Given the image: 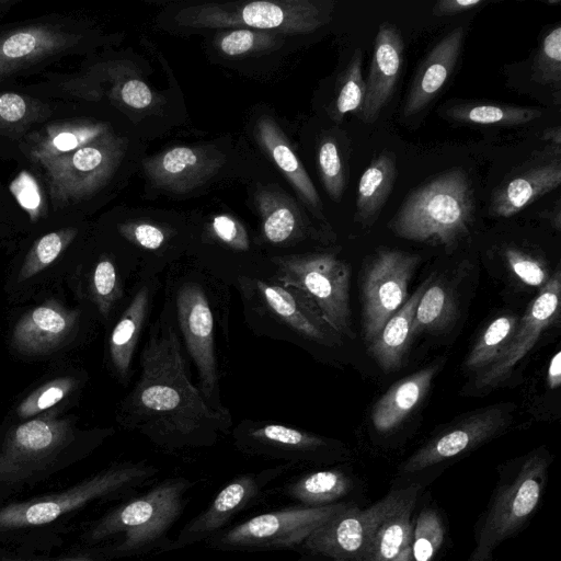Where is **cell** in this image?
Listing matches in <instances>:
<instances>
[{
  "label": "cell",
  "mask_w": 561,
  "mask_h": 561,
  "mask_svg": "<svg viewBox=\"0 0 561 561\" xmlns=\"http://www.w3.org/2000/svg\"><path fill=\"white\" fill-rule=\"evenodd\" d=\"M139 364V378L117 410L123 427L169 453L211 447L230 434L229 410L213 408L191 378L168 301L149 328Z\"/></svg>",
  "instance_id": "1"
},
{
  "label": "cell",
  "mask_w": 561,
  "mask_h": 561,
  "mask_svg": "<svg viewBox=\"0 0 561 561\" xmlns=\"http://www.w3.org/2000/svg\"><path fill=\"white\" fill-rule=\"evenodd\" d=\"M474 217V193L462 169L445 171L414 188L389 222L398 237L453 252Z\"/></svg>",
  "instance_id": "2"
},
{
  "label": "cell",
  "mask_w": 561,
  "mask_h": 561,
  "mask_svg": "<svg viewBox=\"0 0 561 561\" xmlns=\"http://www.w3.org/2000/svg\"><path fill=\"white\" fill-rule=\"evenodd\" d=\"M194 482L183 478H168L145 494L117 506L103 516L91 529L93 542L111 540L108 553L130 557L160 551L167 535L182 515L186 493Z\"/></svg>",
  "instance_id": "3"
},
{
  "label": "cell",
  "mask_w": 561,
  "mask_h": 561,
  "mask_svg": "<svg viewBox=\"0 0 561 561\" xmlns=\"http://www.w3.org/2000/svg\"><path fill=\"white\" fill-rule=\"evenodd\" d=\"M204 272L182 274L168 282L172 317L186 356L198 375V388L215 409L224 410L219 388L215 314Z\"/></svg>",
  "instance_id": "4"
},
{
  "label": "cell",
  "mask_w": 561,
  "mask_h": 561,
  "mask_svg": "<svg viewBox=\"0 0 561 561\" xmlns=\"http://www.w3.org/2000/svg\"><path fill=\"white\" fill-rule=\"evenodd\" d=\"M274 280L304 293L342 337H355L350 301L351 266L332 252L271 255Z\"/></svg>",
  "instance_id": "5"
},
{
  "label": "cell",
  "mask_w": 561,
  "mask_h": 561,
  "mask_svg": "<svg viewBox=\"0 0 561 561\" xmlns=\"http://www.w3.org/2000/svg\"><path fill=\"white\" fill-rule=\"evenodd\" d=\"M159 469L145 461L114 465L55 494L0 507V530L46 525L103 496L142 485Z\"/></svg>",
  "instance_id": "6"
},
{
  "label": "cell",
  "mask_w": 561,
  "mask_h": 561,
  "mask_svg": "<svg viewBox=\"0 0 561 561\" xmlns=\"http://www.w3.org/2000/svg\"><path fill=\"white\" fill-rule=\"evenodd\" d=\"M548 466L547 456L534 453L513 479L497 486L468 561H492L494 549L525 525L540 502Z\"/></svg>",
  "instance_id": "7"
},
{
  "label": "cell",
  "mask_w": 561,
  "mask_h": 561,
  "mask_svg": "<svg viewBox=\"0 0 561 561\" xmlns=\"http://www.w3.org/2000/svg\"><path fill=\"white\" fill-rule=\"evenodd\" d=\"M346 506L345 503L314 507L301 505L264 513L215 534L206 543L222 551L295 548Z\"/></svg>",
  "instance_id": "8"
},
{
  "label": "cell",
  "mask_w": 561,
  "mask_h": 561,
  "mask_svg": "<svg viewBox=\"0 0 561 561\" xmlns=\"http://www.w3.org/2000/svg\"><path fill=\"white\" fill-rule=\"evenodd\" d=\"M77 434L76 419L53 410L13 426L0 446V483L20 482L43 470Z\"/></svg>",
  "instance_id": "9"
},
{
  "label": "cell",
  "mask_w": 561,
  "mask_h": 561,
  "mask_svg": "<svg viewBox=\"0 0 561 561\" xmlns=\"http://www.w3.org/2000/svg\"><path fill=\"white\" fill-rule=\"evenodd\" d=\"M247 308L262 311L277 327L304 341L325 347L343 345V337L324 320L317 306L300 290L274 279L243 278L234 286Z\"/></svg>",
  "instance_id": "10"
},
{
  "label": "cell",
  "mask_w": 561,
  "mask_h": 561,
  "mask_svg": "<svg viewBox=\"0 0 561 561\" xmlns=\"http://www.w3.org/2000/svg\"><path fill=\"white\" fill-rule=\"evenodd\" d=\"M178 20L194 27L245 25L287 33H309L329 20L324 10L305 0L255 1L245 4H207L183 10Z\"/></svg>",
  "instance_id": "11"
},
{
  "label": "cell",
  "mask_w": 561,
  "mask_h": 561,
  "mask_svg": "<svg viewBox=\"0 0 561 561\" xmlns=\"http://www.w3.org/2000/svg\"><path fill=\"white\" fill-rule=\"evenodd\" d=\"M419 491V484L391 491L366 510L347 505L313 530L301 547L312 554L356 561L380 523Z\"/></svg>",
  "instance_id": "12"
},
{
  "label": "cell",
  "mask_w": 561,
  "mask_h": 561,
  "mask_svg": "<svg viewBox=\"0 0 561 561\" xmlns=\"http://www.w3.org/2000/svg\"><path fill=\"white\" fill-rule=\"evenodd\" d=\"M421 256L396 249L373 254L362 273L363 335L371 341L405 302Z\"/></svg>",
  "instance_id": "13"
},
{
  "label": "cell",
  "mask_w": 561,
  "mask_h": 561,
  "mask_svg": "<svg viewBox=\"0 0 561 561\" xmlns=\"http://www.w3.org/2000/svg\"><path fill=\"white\" fill-rule=\"evenodd\" d=\"M289 468V463L267 468L259 472L240 474L226 484L211 503L191 519L160 552H167L207 540L239 513L257 503L265 488Z\"/></svg>",
  "instance_id": "14"
},
{
  "label": "cell",
  "mask_w": 561,
  "mask_h": 561,
  "mask_svg": "<svg viewBox=\"0 0 561 561\" xmlns=\"http://www.w3.org/2000/svg\"><path fill=\"white\" fill-rule=\"evenodd\" d=\"M561 273L559 270L531 300L496 360L476 378L477 389H488L506 380L548 327L560 316Z\"/></svg>",
  "instance_id": "15"
},
{
  "label": "cell",
  "mask_w": 561,
  "mask_h": 561,
  "mask_svg": "<svg viewBox=\"0 0 561 561\" xmlns=\"http://www.w3.org/2000/svg\"><path fill=\"white\" fill-rule=\"evenodd\" d=\"M230 434L239 451L288 463L317 460L331 447L330 440L320 435L278 422L245 419Z\"/></svg>",
  "instance_id": "16"
},
{
  "label": "cell",
  "mask_w": 561,
  "mask_h": 561,
  "mask_svg": "<svg viewBox=\"0 0 561 561\" xmlns=\"http://www.w3.org/2000/svg\"><path fill=\"white\" fill-rule=\"evenodd\" d=\"M81 311L56 299H48L23 312L11 332V346L24 357L50 355L67 345L76 335Z\"/></svg>",
  "instance_id": "17"
},
{
  "label": "cell",
  "mask_w": 561,
  "mask_h": 561,
  "mask_svg": "<svg viewBox=\"0 0 561 561\" xmlns=\"http://www.w3.org/2000/svg\"><path fill=\"white\" fill-rule=\"evenodd\" d=\"M508 424V414L500 407L472 413L427 442L401 466V472L415 473L473 449L497 435Z\"/></svg>",
  "instance_id": "18"
},
{
  "label": "cell",
  "mask_w": 561,
  "mask_h": 561,
  "mask_svg": "<svg viewBox=\"0 0 561 561\" xmlns=\"http://www.w3.org/2000/svg\"><path fill=\"white\" fill-rule=\"evenodd\" d=\"M159 286L158 277L139 279L110 332L107 362L112 374L122 385H127L130 379L133 359Z\"/></svg>",
  "instance_id": "19"
},
{
  "label": "cell",
  "mask_w": 561,
  "mask_h": 561,
  "mask_svg": "<svg viewBox=\"0 0 561 561\" xmlns=\"http://www.w3.org/2000/svg\"><path fill=\"white\" fill-rule=\"evenodd\" d=\"M111 160L108 148L94 140L72 152L42 161L51 197L69 203L88 194L103 179Z\"/></svg>",
  "instance_id": "20"
},
{
  "label": "cell",
  "mask_w": 561,
  "mask_h": 561,
  "mask_svg": "<svg viewBox=\"0 0 561 561\" xmlns=\"http://www.w3.org/2000/svg\"><path fill=\"white\" fill-rule=\"evenodd\" d=\"M404 44L396 25H379L374 42L368 77L365 81V101L359 114L364 123H373L391 99L403 65Z\"/></svg>",
  "instance_id": "21"
},
{
  "label": "cell",
  "mask_w": 561,
  "mask_h": 561,
  "mask_svg": "<svg viewBox=\"0 0 561 561\" xmlns=\"http://www.w3.org/2000/svg\"><path fill=\"white\" fill-rule=\"evenodd\" d=\"M463 37V27H455L426 55L407 95L404 116L415 115L436 98L457 65Z\"/></svg>",
  "instance_id": "22"
},
{
  "label": "cell",
  "mask_w": 561,
  "mask_h": 561,
  "mask_svg": "<svg viewBox=\"0 0 561 561\" xmlns=\"http://www.w3.org/2000/svg\"><path fill=\"white\" fill-rule=\"evenodd\" d=\"M561 183L559 157L538 163L499 186L491 199L490 214L508 218L556 190Z\"/></svg>",
  "instance_id": "23"
},
{
  "label": "cell",
  "mask_w": 561,
  "mask_h": 561,
  "mask_svg": "<svg viewBox=\"0 0 561 561\" xmlns=\"http://www.w3.org/2000/svg\"><path fill=\"white\" fill-rule=\"evenodd\" d=\"M73 38V35L49 25L21 27L0 35V78L64 50Z\"/></svg>",
  "instance_id": "24"
},
{
  "label": "cell",
  "mask_w": 561,
  "mask_h": 561,
  "mask_svg": "<svg viewBox=\"0 0 561 561\" xmlns=\"http://www.w3.org/2000/svg\"><path fill=\"white\" fill-rule=\"evenodd\" d=\"M433 279L427 277L367 343V352L380 369L390 374L400 369L413 337L412 323L416 306Z\"/></svg>",
  "instance_id": "25"
},
{
  "label": "cell",
  "mask_w": 561,
  "mask_h": 561,
  "mask_svg": "<svg viewBox=\"0 0 561 561\" xmlns=\"http://www.w3.org/2000/svg\"><path fill=\"white\" fill-rule=\"evenodd\" d=\"M439 366L435 363L394 382L371 410L374 427L381 433L398 427L423 400Z\"/></svg>",
  "instance_id": "26"
},
{
  "label": "cell",
  "mask_w": 561,
  "mask_h": 561,
  "mask_svg": "<svg viewBox=\"0 0 561 561\" xmlns=\"http://www.w3.org/2000/svg\"><path fill=\"white\" fill-rule=\"evenodd\" d=\"M398 175L396 156L388 150L379 153L363 172L356 194V220L370 227L390 196Z\"/></svg>",
  "instance_id": "27"
},
{
  "label": "cell",
  "mask_w": 561,
  "mask_h": 561,
  "mask_svg": "<svg viewBox=\"0 0 561 561\" xmlns=\"http://www.w3.org/2000/svg\"><path fill=\"white\" fill-rule=\"evenodd\" d=\"M417 493L390 513L378 526L356 561H392L411 542V513Z\"/></svg>",
  "instance_id": "28"
},
{
  "label": "cell",
  "mask_w": 561,
  "mask_h": 561,
  "mask_svg": "<svg viewBox=\"0 0 561 561\" xmlns=\"http://www.w3.org/2000/svg\"><path fill=\"white\" fill-rule=\"evenodd\" d=\"M350 477L337 469L318 470L300 476L286 486V493L304 506L337 503L352 489Z\"/></svg>",
  "instance_id": "29"
},
{
  "label": "cell",
  "mask_w": 561,
  "mask_h": 561,
  "mask_svg": "<svg viewBox=\"0 0 561 561\" xmlns=\"http://www.w3.org/2000/svg\"><path fill=\"white\" fill-rule=\"evenodd\" d=\"M457 304L455 295L443 279L434 282V277L424 290L415 309L412 334L423 332L438 333L456 320Z\"/></svg>",
  "instance_id": "30"
},
{
  "label": "cell",
  "mask_w": 561,
  "mask_h": 561,
  "mask_svg": "<svg viewBox=\"0 0 561 561\" xmlns=\"http://www.w3.org/2000/svg\"><path fill=\"white\" fill-rule=\"evenodd\" d=\"M88 297L98 314L108 322L124 298V277L115 261L101 255L87 276Z\"/></svg>",
  "instance_id": "31"
},
{
  "label": "cell",
  "mask_w": 561,
  "mask_h": 561,
  "mask_svg": "<svg viewBox=\"0 0 561 561\" xmlns=\"http://www.w3.org/2000/svg\"><path fill=\"white\" fill-rule=\"evenodd\" d=\"M261 141L272 154L278 168L287 175L301 196L312 206L320 207L319 195L297 157L268 118L259 124Z\"/></svg>",
  "instance_id": "32"
},
{
  "label": "cell",
  "mask_w": 561,
  "mask_h": 561,
  "mask_svg": "<svg viewBox=\"0 0 561 561\" xmlns=\"http://www.w3.org/2000/svg\"><path fill=\"white\" fill-rule=\"evenodd\" d=\"M445 114L459 123L472 125H524L539 118L542 113L534 107L507 104L465 103L446 110Z\"/></svg>",
  "instance_id": "33"
},
{
  "label": "cell",
  "mask_w": 561,
  "mask_h": 561,
  "mask_svg": "<svg viewBox=\"0 0 561 561\" xmlns=\"http://www.w3.org/2000/svg\"><path fill=\"white\" fill-rule=\"evenodd\" d=\"M77 236L73 228L48 232L37 239L26 253L15 280L22 285L48 268Z\"/></svg>",
  "instance_id": "34"
},
{
  "label": "cell",
  "mask_w": 561,
  "mask_h": 561,
  "mask_svg": "<svg viewBox=\"0 0 561 561\" xmlns=\"http://www.w3.org/2000/svg\"><path fill=\"white\" fill-rule=\"evenodd\" d=\"M516 324L517 317L510 313L489 323L468 354L466 368L480 373L492 365L508 343Z\"/></svg>",
  "instance_id": "35"
},
{
  "label": "cell",
  "mask_w": 561,
  "mask_h": 561,
  "mask_svg": "<svg viewBox=\"0 0 561 561\" xmlns=\"http://www.w3.org/2000/svg\"><path fill=\"white\" fill-rule=\"evenodd\" d=\"M81 380L76 376L55 377L26 394L16 405L15 416L21 421L38 416L79 390Z\"/></svg>",
  "instance_id": "36"
},
{
  "label": "cell",
  "mask_w": 561,
  "mask_h": 561,
  "mask_svg": "<svg viewBox=\"0 0 561 561\" xmlns=\"http://www.w3.org/2000/svg\"><path fill=\"white\" fill-rule=\"evenodd\" d=\"M206 168V158L197 150L178 147L157 159L151 169L152 176L162 184H178L191 180Z\"/></svg>",
  "instance_id": "37"
},
{
  "label": "cell",
  "mask_w": 561,
  "mask_h": 561,
  "mask_svg": "<svg viewBox=\"0 0 561 561\" xmlns=\"http://www.w3.org/2000/svg\"><path fill=\"white\" fill-rule=\"evenodd\" d=\"M445 538V527L439 514L432 507L422 510L412 527V561H433Z\"/></svg>",
  "instance_id": "38"
},
{
  "label": "cell",
  "mask_w": 561,
  "mask_h": 561,
  "mask_svg": "<svg viewBox=\"0 0 561 561\" xmlns=\"http://www.w3.org/2000/svg\"><path fill=\"white\" fill-rule=\"evenodd\" d=\"M363 53L355 50L343 75L334 102L335 115L339 119L347 113L360 114L365 101V80L362 73Z\"/></svg>",
  "instance_id": "39"
},
{
  "label": "cell",
  "mask_w": 561,
  "mask_h": 561,
  "mask_svg": "<svg viewBox=\"0 0 561 561\" xmlns=\"http://www.w3.org/2000/svg\"><path fill=\"white\" fill-rule=\"evenodd\" d=\"M534 81L559 89L561 81V26L542 38L531 66Z\"/></svg>",
  "instance_id": "40"
},
{
  "label": "cell",
  "mask_w": 561,
  "mask_h": 561,
  "mask_svg": "<svg viewBox=\"0 0 561 561\" xmlns=\"http://www.w3.org/2000/svg\"><path fill=\"white\" fill-rule=\"evenodd\" d=\"M103 128L99 125H80L57 133L35 151L41 160L53 159L72 152L96 139Z\"/></svg>",
  "instance_id": "41"
},
{
  "label": "cell",
  "mask_w": 561,
  "mask_h": 561,
  "mask_svg": "<svg viewBox=\"0 0 561 561\" xmlns=\"http://www.w3.org/2000/svg\"><path fill=\"white\" fill-rule=\"evenodd\" d=\"M123 234L138 249L151 253L152 275L158 277L170 260L163 253L167 236L162 229L151 224H137L123 228Z\"/></svg>",
  "instance_id": "42"
},
{
  "label": "cell",
  "mask_w": 561,
  "mask_h": 561,
  "mask_svg": "<svg viewBox=\"0 0 561 561\" xmlns=\"http://www.w3.org/2000/svg\"><path fill=\"white\" fill-rule=\"evenodd\" d=\"M263 234L266 242L275 247H287L302 238V229L290 208L278 206L265 214Z\"/></svg>",
  "instance_id": "43"
},
{
  "label": "cell",
  "mask_w": 561,
  "mask_h": 561,
  "mask_svg": "<svg viewBox=\"0 0 561 561\" xmlns=\"http://www.w3.org/2000/svg\"><path fill=\"white\" fill-rule=\"evenodd\" d=\"M503 255L511 271L524 284L541 288L549 280L546 265L535 256L515 247L505 248Z\"/></svg>",
  "instance_id": "44"
},
{
  "label": "cell",
  "mask_w": 561,
  "mask_h": 561,
  "mask_svg": "<svg viewBox=\"0 0 561 561\" xmlns=\"http://www.w3.org/2000/svg\"><path fill=\"white\" fill-rule=\"evenodd\" d=\"M319 168L330 196L339 201L344 191V173L337 147L334 141H323L319 148Z\"/></svg>",
  "instance_id": "45"
},
{
  "label": "cell",
  "mask_w": 561,
  "mask_h": 561,
  "mask_svg": "<svg viewBox=\"0 0 561 561\" xmlns=\"http://www.w3.org/2000/svg\"><path fill=\"white\" fill-rule=\"evenodd\" d=\"M262 35L263 34H256L250 30H234L220 39L219 46L227 55H241L251 50Z\"/></svg>",
  "instance_id": "46"
},
{
  "label": "cell",
  "mask_w": 561,
  "mask_h": 561,
  "mask_svg": "<svg viewBox=\"0 0 561 561\" xmlns=\"http://www.w3.org/2000/svg\"><path fill=\"white\" fill-rule=\"evenodd\" d=\"M27 113L26 101L16 93L0 94V121L3 123H18Z\"/></svg>",
  "instance_id": "47"
},
{
  "label": "cell",
  "mask_w": 561,
  "mask_h": 561,
  "mask_svg": "<svg viewBox=\"0 0 561 561\" xmlns=\"http://www.w3.org/2000/svg\"><path fill=\"white\" fill-rule=\"evenodd\" d=\"M123 101L135 108H144L150 105L152 94L148 85L140 80L127 81L121 91Z\"/></svg>",
  "instance_id": "48"
},
{
  "label": "cell",
  "mask_w": 561,
  "mask_h": 561,
  "mask_svg": "<svg viewBox=\"0 0 561 561\" xmlns=\"http://www.w3.org/2000/svg\"><path fill=\"white\" fill-rule=\"evenodd\" d=\"M13 184V191L19 202L24 208L35 214L41 202L36 183L27 174H22Z\"/></svg>",
  "instance_id": "49"
},
{
  "label": "cell",
  "mask_w": 561,
  "mask_h": 561,
  "mask_svg": "<svg viewBox=\"0 0 561 561\" xmlns=\"http://www.w3.org/2000/svg\"><path fill=\"white\" fill-rule=\"evenodd\" d=\"M483 0H439L433 7L436 16L454 15L482 5Z\"/></svg>",
  "instance_id": "50"
},
{
  "label": "cell",
  "mask_w": 561,
  "mask_h": 561,
  "mask_svg": "<svg viewBox=\"0 0 561 561\" xmlns=\"http://www.w3.org/2000/svg\"><path fill=\"white\" fill-rule=\"evenodd\" d=\"M547 382L550 389H558L561 385V352L558 351L550 359Z\"/></svg>",
  "instance_id": "51"
},
{
  "label": "cell",
  "mask_w": 561,
  "mask_h": 561,
  "mask_svg": "<svg viewBox=\"0 0 561 561\" xmlns=\"http://www.w3.org/2000/svg\"><path fill=\"white\" fill-rule=\"evenodd\" d=\"M542 140L551 141L558 148L561 145V129L559 126L547 128L541 135Z\"/></svg>",
  "instance_id": "52"
},
{
  "label": "cell",
  "mask_w": 561,
  "mask_h": 561,
  "mask_svg": "<svg viewBox=\"0 0 561 561\" xmlns=\"http://www.w3.org/2000/svg\"><path fill=\"white\" fill-rule=\"evenodd\" d=\"M548 218L551 220L552 226H554V228L557 230H559L560 229V224H561L560 205L559 204H557L556 208L548 216Z\"/></svg>",
  "instance_id": "53"
},
{
  "label": "cell",
  "mask_w": 561,
  "mask_h": 561,
  "mask_svg": "<svg viewBox=\"0 0 561 561\" xmlns=\"http://www.w3.org/2000/svg\"><path fill=\"white\" fill-rule=\"evenodd\" d=\"M1 561H38V560H30V559H22V558H13V557H3ZM59 561H92L89 559H67V560H59Z\"/></svg>",
  "instance_id": "54"
},
{
  "label": "cell",
  "mask_w": 561,
  "mask_h": 561,
  "mask_svg": "<svg viewBox=\"0 0 561 561\" xmlns=\"http://www.w3.org/2000/svg\"><path fill=\"white\" fill-rule=\"evenodd\" d=\"M560 1L559 0H550V1H546L547 4H557L559 3Z\"/></svg>",
  "instance_id": "55"
},
{
  "label": "cell",
  "mask_w": 561,
  "mask_h": 561,
  "mask_svg": "<svg viewBox=\"0 0 561 561\" xmlns=\"http://www.w3.org/2000/svg\"><path fill=\"white\" fill-rule=\"evenodd\" d=\"M329 561H347V560L330 559Z\"/></svg>",
  "instance_id": "56"
}]
</instances>
